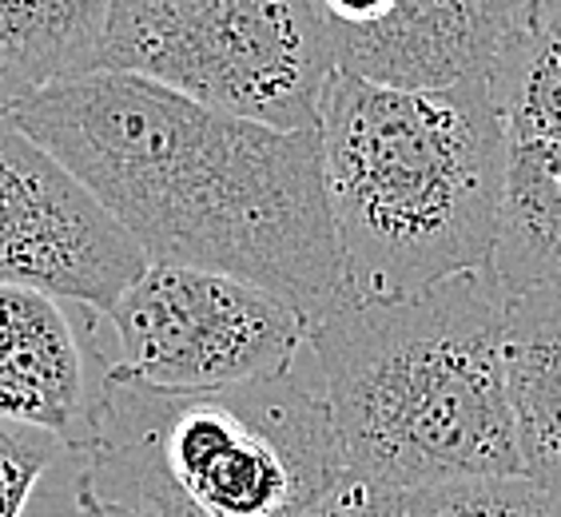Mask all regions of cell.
I'll list each match as a JSON object with an SVG mask.
<instances>
[{
	"instance_id": "6da1fadb",
	"label": "cell",
	"mask_w": 561,
	"mask_h": 517,
	"mask_svg": "<svg viewBox=\"0 0 561 517\" xmlns=\"http://www.w3.org/2000/svg\"><path fill=\"white\" fill-rule=\"evenodd\" d=\"M9 116L92 192L148 267L248 279L307 326L351 299L314 128L227 116L116 72L60 80Z\"/></svg>"
},
{
	"instance_id": "7a4b0ae2",
	"label": "cell",
	"mask_w": 561,
	"mask_h": 517,
	"mask_svg": "<svg viewBox=\"0 0 561 517\" xmlns=\"http://www.w3.org/2000/svg\"><path fill=\"white\" fill-rule=\"evenodd\" d=\"M307 346L351 474L399 494L522 474L490 267L399 299L351 295L307 326Z\"/></svg>"
},
{
	"instance_id": "3957f363",
	"label": "cell",
	"mask_w": 561,
	"mask_h": 517,
	"mask_svg": "<svg viewBox=\"0 0 561 517\" xmlns=\"http://www.w3.org/2000/svg\"><path fill=\"white\" fill-rule=\"evenodd\" d=\"M314 131L351 295L399 299L490 267L510 160L490 80L407 92L331 72Z\"/></svg>"
},
{
	"instance_id": "277c9868",
	"label": "cell",
	"mask_w": 561,
	"mask_h": 517,
	"mask_svg": "<svg viewBox=\"0 0 561 517\" xmlns=\"http://www.w3.org/2000/svg\"><path fill=\"white\" fill-rule=\"evenodd\" d=\"M76 490L156 517H295L346 474L323 390L295 375L163 390L108 367Z\"/></svg>"
},
{
	"instance_id": "5b68a950",
	"label": "cell",
	"mask_w": 561,
	"mask_h": 517,
	"mask_svg": "<svg viewBox=\"0 0 561 517\" xmlns=\"http://www.w3.org/2000/svg\"><path fill=\"white\" fill-rule=\"evenodd\" d=\"M96 72L302 131L319 119L335 60L311 0H108Z\"/></svg>"
},
{
	"instance_id": "8992f818",
	"label": "cell",
	"mask_w": 561,
	"mask_h": 517,
	"mask_svg": "<svg viewBox=\"0 0 561 517\" xmlns=\"http://www.w3.org/2000/svg\"><path fill=\"white\" fill-rule=\"evenodd\" d=\"M112 370L163 390H224L295 375L307 319L255 283L199 267H148L108 311Z\"/></svg>"
},
{
	"instance_id": "52a82bcc",
	"label": "cell",
	"mask_w": 561,
	"mask_h": 517,
	"mask_svg": "<svg viewBox=\"0 0 561 517\" xmlns=\"http://www.w3.org/2000/svg\"><path fill=\"white\" fill-rule=\"evenodd\" d=\"M144 271V251L92 192L0 112V283L41 287L108 319Z\"/></svg>"
},
{
	"instance_id": "ba28073f",
	"label": "cell",
	"mask_w": 561,
	"mask_h": 517,
	"mask_svg": "<svg viewBox=\"0 0 561 517\" xmlns=\"http://www.w3.org/2000/svg\"><path fill=\"white\" fill-rule=\"evenodd\" d=\"M335 72L407 92L490 80L522 0H311Z\"/></svg>"
},
{
	"instance_id": "9c48e42d",
	"label": "cell",
	"mask_w": 561,
	"mask_h": 517,
	"mask_svg": "<svg viewBox=\"0 0 561 517\" xmlns=\"http://www.w3.org/2000/svg\"><path fill=\"white\" fill-rule=\"evenodd\" d=\"M76 302L24 283H0V426L44 434L72 453L96 438L104 375L96 343L72 319Z\"/></svg>"
},
{
	"instance_id": "30bf717a",
	"label": "cell",
	"mask_w": 561,
	"mask_h": 517,
	"mask_svg": "<svg viewBox=\"0 0 561 517\" xmlns=\"http://www.w3.org/2000/svg\"><path fill=\"white\" fill-rule=\"evenodd\" d=\"M506 390L522 474L561 494V291L506 299Z\"/></svg>"
},
{
	"instance_id": "8fae6325",
	"label": "cell",
	"mask_w": 561,
	"mask_h": 517,
	"mask_svg": "<svg viewBox=\"0 0 561 517\" xmlns=\"http://www.w3.org/2000/svg\"><path fill=\"white\" fill-rule=\"evenodd\" d=\"M506 299L561 291V148L510 143L490 258Z\"/></svg>"
},
{
	"instance_id": "7c38bea8",
	"label": "cell",
	"mask_w": 561,
	"mask_h": 517,
	"mask_svg": "<svg viewBox=\"0 0 561 517\" xmlns=\"http://www.w3.org/2000/svg\"><path fill=\"white\" fill-rule=\"evenodd\" d=\"M108 0H0V112L96 72Z\"/></svg>"
},
{
	"instance_id": "4fadbf2b",
	"label": "cell",
	"mask_w": 561,
	"mask_h": 517,
	"mask_svg": "<svg viewBox=\"0 0 561 517\" xmlns=\"http://www.w3.org/2000/svg\"><path fill=\"white\" fill-rule=\"evenodd\" d=\"M490 96L510 143L561 148V41L518 16L490 68Z\"/></svg>"
},
{
	"instance_id": "5bb4252c",
	"label": "cell",
	"mask_w": 561,
	"mask_h": 517,
	"mask_svg": "<svg viewBox=\"0 0 561 517\" xmlns=\"http://www.w3.org/2000/svg\"><path fill=\"white\" fill-rule=\"evenodd\" d=\"M407 517H561V494L526 474L462 478L411 490Z\"/></svg>"
},
{
	"instance_id": "9a60e30c",
	"label": "cell",
	"mask_w": 561,
	"mask_h": 517,
	"mask_svg": "<svg viewBox=\"0 0 561 517\" xmlns=\"http://www.w3.org/2000/svg\"><path fill=\"white\" fill-rule=\"evenodd\" d=\"M65 453V446L44 434L0 426V517H24L36 482Z\"/></svg>"
},
{
	"instance_id": "2e32d148",
	"label": "cell",
	"mask_w": 561,
	"mask_h": 517,
	"mask_svg": "<svg viewBox=\"0 0 561 517\" xmlns=\"http://www.w3.org/2000/svg\"><path fill=\"white\" fill-rule=\"evenodd\" d=\"M295 517H407V494L346 470L323 497H314Z\"/></svg>"
},
{
	"instance_id": "e0dca14e",
	"label": "cell",
	"mask_w": 561,
	"mask_h": 517,
	"mask_svg": "<svg viewBox=\"0 0 561 517\" xmlns=\"http://www.w3.org/2000/svg\"><path fill=\"white\" fill-rule=\"evenodd\" d=\"M522 16L538 24L541 33H550L553 41H561V0H522Z\"/></svg>"
},
{
	"instance_id": "ac0fdd59",
	"label": "cell",
	"mask_w": 561,
	"mask_h": 517,
	"mask_svg": "<svg viewBox=\"0 0 561 517\" xmlns=\"http://www.w3.org/2000/svg\"><path fill=\"white\" fill-rule=\"evenodd\" d=\"M76 517H156V514L116 506V502H100V497L84 494V490H76Z\"/></svg>"
}]
</instances>
